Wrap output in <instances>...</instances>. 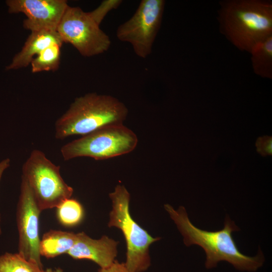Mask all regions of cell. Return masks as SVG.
I'll list each match as a JSON object with an SVG mask.
<instances>
[{
    "label": "cell",
    "instance_id": "cell-1",
    "mask_svg": "<svg viewBox=\"0 0 272 272\" xmlns=\"http://www.w3.org/2000/svg\"><path fill=\"white\" fill-rule=\"evenodd\" d=\"M164 208L182 235L184 244L197 245L203 249L207 269L216 267L221 261L228 262L237 270L249 272H254L263 265L265 258L260 249L254 256H247L239 250L232 237V232L239 228L228 215L222 229L209 231L195 226L183 206L175 210L166 204Z\"/></svg>",
    "mask_w": 272,
    "mask_h": 272
},
{
    "label": "cell",
    "instance_id": "cell-2",
    "mask_svg": "<svg viewBox=\"0 0 272 272\" xmlns=\"http://www.w3.org/2000/svg\"><path fill=\"white\" fill-rule=\"evenodd\" d=\"M221 33L238 49L250 52L272 36V3L266 0H225L220 2Z\"/></svg>",
    "mask_w": 272,
    "mask_h": 272
},
{
    "label": "cell",
    "instance_id": "cell-3",
    "mask_svg": "<svg viewBox=\"0 0 272 272\" xmlns=\"http://www.w3.org/2000/svg\"><path fill=\"white\" fill-rule=\"evenodd\" d=\"M125 105L109 95L91 93L76 98L69 109L55 121V138L92 132L103 127L122 124L128 115Z\"/></svg>",
    "mask_w": 272,
    "mask_h": 272
},
{
    "label": "cell",
    "instance_id": "cell-4",
    "mask_svg": "<svg viewBox=\"0 0 272 272\" xmlns=\"http://www.w3.org/2000/svg\"><path fill=\"white\" fill-rule=\"evenodd\" d=\"M109 197L112 209L108 226L119 229L124 235L127 247L125 266L129 272H144L151 264L149 247L161 238L151 236L131 217L130 194L123 185H117Z\"/></svg>",
    "mask_w": 272,
    "mask_h": 272
},
{
    "label": "cell",
    "instance_id": "cell-5",
    "mask_svg": "<svg viewBox=\"0 0 272 272\" xmlns=\"http://www.w3.org/2000/svg\"><path fill=\"white\" fill-rule=\"evenodd\" d=\"M138 143L136 134L123 123L111 124L67 143L60 153L65 161L83 157L103 160L128 154Z\"/></svg>",
    "mask_w": 272,
    "mask_h": 272
},
{
    "label": "cell",
    "instance_id": "cell-6",
    "mask_svg": "<svg viewBox=\"0 0 272 272\" xmlns=\"http://www.w3.org/2000/svg\"><path fill=\"white\" fill-rule=\"evenodd\" d=\"M60 169L39 150H33L23 165L22 177L41 212L56 208L73 195V188L65 182Z\"/></svg>",
    "mask_w": 272,
    "mask_h": 272
},
{
    "label": "cell",
    "instance_id": "cell-7",
    "mask_svg": "<svg viewBox=\"0 0 272 272\" xmlns=\"http://www.w3.org/2000/svg\"><path fill=\"white\" fill-rule=\"evenodd\" d=\"M56 31L63 42L71 44L84 56L102 54L111 45L109 36L100 28L89 12L78 7H67Z\"/></svg>",
    "mask_w": 272,
    "mask_h": 272
},
{
    "label": "cell",
    "instance_id": "cell-8",
    "mask_svg": "<svg viewBox=\"0 0 272 272\" xmlns=\"http://www.w3.org/2000/svg\"><path fill=\"white\" fill-rule=\"evenodd\" d=\"M165 4L164 0H142L132 17L117 29L118 39L130 43L140 57L145 58L152 52Z\"/></svg>",
    "mask_w": 272,
    "mask_h": 272
},
{
    "label": "cell",
    "instance_id": "cell-9",
    "mask_svg": "<svg viewBox=\"0 0 272 272\" xmlns=\"http://www.w3.org/2000/svg\"><path fill=\"white\" fill-rule=\"evenodd\" d=\"M39 210L26 180L22 177L17 210L18 252L43 267L39 251Z\"/></svg>",
    "mask_w": 272,
    "mask_h": 272
},
{
    "label": "cell",
    "instance_id": "cell-10",
    "mask_svg": "<svg viewBox=\"0 0 272 272\" xmlns=\"http://www.w3.org/2000/svg\"><path fill=\"white\" fill-rule=\"evenodd\" d=\"M7 4L10 13L26 15L23 26L31 32L56 31L69 6L64 0H10Z\"/></svg>",
    "mask_w": 272,
    "mask_h": 272
},
{
    "label": "cell",
    "instance_id": "cell-11",
    "mask_svg": "<svg viewBox=\"0 0 272 272\" xmlns=\"http://www.w3.org/2000/svg\"><path fill=\"white\" fill-rule=\"evenodd\" d=\"M118 242L106 236L94 239L84 232L77 233L76 241L67 252L75 259H89L100 268H105L115 260Z\"/></svg>",
    "mask_w": 272,
    "mask_h": 272
},
{
    "label": "cell",
    "instance_id": "cell-12",
    "mask_svg": "<svg viewBox=\"0 0 272 272\" xmlns=\"http://www.w3.org/2000/svg\"><path fill=\"white\" fill-rule=\"evenodd\" d=\"M63 42L56 31L31 32L22 50L13 58L7 70L18 69L27 67L30 64L35 55H38L48 46Z\"/></svg>",
    "mask_w": 272,
    "mask_h": 272
},
{
    "label": "cell",
    "instance_id": "cell-13",
    "mask_svg": "<svg viewBox=\"0 0 272 272\" xmlns=\"http://www.w3.org/2000/svg\"><path fill=\"white\" fill-rule=\"evenodd\" d=\"M76 239L77 233L50 230L44 233L40 240V254L41 256L48 258L67 254L75 244Z\"/></svg>",
    "mask_w": 272,
    "mask_h": 272
},
{
    "label": "cell",
    "instance_id": "cell-14",
    "mask_svg": "<svg viewBox=\"0 0 272 272\" xmlns=\"http://www.w3.org/2000/svg\"><path fill=\"white\" fill-rule=\"evenodd\" d=\"M249 53L254 73L263 78L272 79V36L256 44Z\"/></svg>",
    "mask_w": 272,
    "mask_h": 272
},
{
    "label": "cell",
    "instance_id": "cell-15",
    "mask_svg": "<svg viewBox=\"0 0 272 272\" xmlns=\"http://www.w3.org/2000/svg\"><path fill=\"white\" fill-rule=\"evenodd\" d=\"M0 272H45V270L19 252H6L0 256Z\"/></svg>",
    "mask_w": 272,
    "mask_h": 272
},
{
    "label": "cell",
    "instance_id": "cell-16",
    "mask_svg": "<svg viewBox=\"0 0 272 272\" xmlns=\"http://www.w3.org/2000/svg\"><path fill=\"white\" fill-rule=\"evenodd\" d=\"M56 215L59 222L66 227L79 224L84 218V212L81 203L76 199L69 198L57 207Z\"/></svg>",
    "mask_w": 272,
    "mask_h": 272
},
{
    "label": "cell",
    "instance_id": "cell-17",
    "mask_svg": "<svg viewBox=\"0 0 272 272\" xmlns=\"http://www.w3.org/2000/svg\"><path fill=\"white\" fill-rule=\"evenodd\" d=\"M61 45L54 44L42 50L31 62L32 72L56 70L59 66Z\"/></svg>",
    "mask_w": 272,
    "mask_h": 272
},
{
    "label": "cell",
    "instance_id": "cell-18",
    "mask_svg": "<svg viewBox=\"0 0 272 272\" xmlns=\"http://www.w3.org/2000/svg\"><path fill=\"white\" fill-rule=\"evenodd\" d=\"M121 0H105L94 10L89 12L94 21L100 26V24L111 11L117 9L122 3Z\"/></svg>",
    "mask_w": 272,
    "mask_h": 272
},
{
    "label": "cell",
    "instance_id": "cell-19",
    "mask_svg": "<svg viewBox=\"0 0 272 272\" xmlns=\"http://www.w3.org/2000/svg\"><path fill=\"white\" fill-rule=\"evenodd\" d=\"M257 151L265 156L271 155V137L265 136L259 138L257 140Z\"/></svg>",
    "mask_w": 272,
    "mask_h": 272
},
{
    "label": "cell",
    "instance_id": "cell-20",
    "mask_svg": "<svg viewBox=\"0 0 272 272\" xmlns=\"http://www.w3.org/2000/svg\"><path fill=\"white\" fill-rule=\"evenodd\" d=\"M98 272H129L124 263L115 260L112 264L105 268H100Z\"/></svg>",
    "mask_w": 272,
    "mask_h": 272
},
{
    "label": "cell",
    "instance_id": "cell-21",
    "mask_svg": "<svg viewBox=\"0 0 272 272\" xmlns=\"http://www.w3.org/2000/svg\"><path fill=\"white\" fill-rule=\"evenodd\" d=\"M10 159L9 158L5 159L0 162V181L2 178V175L4 171L7 169L10 165ZM0 221H1V215H0ZM2 234L1 228L0 226V235Z\"/></svg>",
    "mask_w": 272,
    "mask_h": 272
},
{
    "label": "cell",
    "instance_id": "cell-22",
    "mask_svg": "<svg viewBox=\"0 0 272 272\" xmlns=\"http://www.w3.org/2000/svg\"><path fill=\"white\" fill-rule=\"evenodd\" d=\"M45 272H63V270L60 268H57L55 269L48 268L45 270Z\"/></svg>",
    "mask_w": 272,
    "mask_h": 272
}]
</instances>
